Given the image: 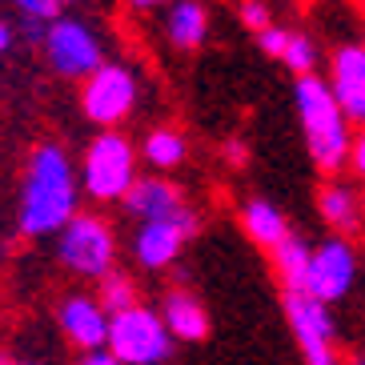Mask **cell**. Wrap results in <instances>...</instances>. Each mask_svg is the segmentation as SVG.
<instances>
[{"instance_id":"cell-7","label":"cell","mask_w":365,"mask_h":365,"mask_svg":"<svg viewBox=\"0 0 365 365\" xmlns=\"http://www.w3.org/2000/svg\"><path fill=\"white\" fill-rule=\"evenodd\" d=\"M137 108V76L129 65H105L81 88V113L105 133H117V125Z\"/></svg>"},{"instance_id":"cell-8","label":"cell","mask_w":365,"mask_h":365,"mask_svg":"<svg viewBox=\"0 0 365 365\" xmlns=\"http://www.w3.org/2000/svg\"><path fill=\"white\" fill-rule=\"evenodd\" d=\"M285 317L301 345L305 365H337L333 354V313L309 293H285Z\"/></svg>"},{"instance_id":"cell-28","label":"cell","mask_w":365,"mask_h":365,"mask_svg":"<svg viewBox=\"0 0 365 365\" xmlns=\"http://www.w3.org/2000/svg\"><path fill=\"white\" fill-rule=\"evenodd\" d=\"M53 4H56V9H65V4H73V0H53Z\"/></svg>"},{"instance_id":"cell-22","label":"cell","mask_w":365,"mask_h":365,"mask_svg":"<svg viewBox=\"0 0 365 365\" xmlns=\"http://www.w3.org/2000/svg\"><path fill=\"white\" fill-rule=\"evenodd\" d=\"M241 24L253 29V33H269L273 29V16H269V4L265 0H241Z\"/></svg>"},{"instance_id":"cell-11","label":"cell","mask_w":365,"mask_h":365,"mask_svg":"<svg viewBox=\"0 0 365 365\" xmlns=\"http://www.w3.org/2000/svg\"><path fill=\"white\" fill-rule=\"evenodd\" d=\"M197 233V213L185 221H145L133 237V253H137L140 269H165L177 261L181 245Z\"/></svg>"},{"instance_id":"cell-15","label":"cell","mask_w":365,"mask_h":365,"mask_svg":"<svg viewBox=\"0 0 365 365\" xmlns=\"http://www.w3.org/2000/svg\"><path fill=\"white\" fill-rule=\"evenodd\" d=\"M161 317H165V325H169V333L181 337V341H205V333H209V313H205V305L185 289L165 293Z\"/></svg>"},{"instance_id":"cell-9","label":"cell","mask_w":365,"mask_h":365,"mask_svg":"<svg viewBox=\"0 0 365 365\" xmlns=\"http://www.w3.org/2000/svg\"><path fill=\"white\" fill-rule=\"evenodd\" d=\"M357 281V253L345 237H329L313 249V273H309V297L322 305L341 301Z\"/></svg>"},{"instance_id":"cell-19","label":"cell","mask_w":365,"mask_h":365,"mask_svg":"<svg viewBox=\"0 0 365 365\" xmlns=\"http://www.w3.org/2000/svg\"><path fill=\"white\" fill-rule=\"evenodd\" d=\"M140 153H145V161H149L153 169H177V165L185 161L189 145H185V137L177 129H153L149 137H145V145H140Z\"/></svg>"},{"instance_id":"cell-20","label":"cell","mask_w":365,"mask_h":365,"mask_svg":"<svg viewBox=\"0 0 365 365\" xmlns=\"http://www.w3.org/2000/svg\"><path fill=\"white\" fill-rule=\"evenodd\" d=\"M97 301L105 305L108 313H113V317H117V313H125V309H133V305H137V289H133V281L125 277V273H117V269H113V273H105V277H101Z\"/></svg>"},{"instance_id":"cell-3","label":"cell","mask_w":365,"mask_h":365,"mask_svg":"<svg viewBox=\"0 0 365 365\" xmlns=\"http://www.w3.org/2000/svg\"><path fill=\"white\" fill-rule=\"evenodd\" d=\"M137 153H133L129 137L120 133H101L85 149V165H81V185L93 201H125L137 185Z\"/></svg>"},{"instance_id":"cell-6","label":"cell","mask_w":365,"mask_h":365,"mask_svg":"<svg viewBox=\"0 0 365 365\" xmlns=\"http://www.w3.org/2000/svg\"><path fill=\"white\" fill-rule=\"evenodd\" d=\"M44 61L56 76H93L97 68H105V48H101V36L88 29L85 21H73V16H61V21L48 24L44 33Z\"/></svg>"},{"instance_id":"cell-23","label":"cell","mask_w":365,"mask_h":365,"mask_svg":"<svg viewBox=\"0 0 365 365\" xmlns=\"http://www.w3.org/2000/svg\"><path fill=\"white\" fill-rule=\"evenodd\" d=\"M289 41H293V33H285V29H269V33H261L257 36V44H261V53L265 56H273V61H285V48H289Z\"/></svg>"},{"instance_id":"cell-18","label":"cell","mask_w":365,"mask_h":365,"mask_svg":"<svg viewBox=\"0 0 365 365\" xmlns=\"http://www.w3.org/2000/svg\"><path fill=\"white\" fill-rule=\"evenodd\" d=\"M165 29H169V44H177V48H197L205 41V33H209V12H205L201 0H177L169 12V21H165Z\"/></svg>"},{"instance_id":"cell-10","label":"cell","mask_w":365,"mask_h":365,"mask_svg":"<svg viewBox=\"0 0 365 365\" xmlns=\"http://www.w3.org/2000/svg\"><path fill=\"white\" fill-rule=\"evenodd\" d=\"M56 322H61V329H65L68 341L81 345L85 354L108 349L113 313H108L97 297H85V293H73V297H65V301H61V309H56Z\"/></svg>"},{"instance_id":"cell-17","label":"cell","mask_w":365,"mask_h":365,"mask_svg":"<svg viewBox=\"0 0 365 365\" xmlns=\"http://www.w3.org/2000/svg\"><path fill=\"white\" fill-rule=\"evenodd\" d=\"M317 209H322L325 225L337 229V233H349L361 221V197H357L354 185H341V181L325 185L322 193H317Z\"/></svg>"},{"instance_id":"cell-24","label":"cell","mask_w":365,"mask_h":365,"mask_svg":"<svg viewBox=\"0 0 365 365\" xmlns=\"http://www.w3.org/2000/svg\"><path fill=\"white\" fill-rule=\"evenodd\" d=\"M349 169H354L357 181H365V133L354 140V153H349Z\"/></svg>"},{"instance_id":"cell-29","label":"cell","mask_w":365,"mask_h":365,"mask_svg":"<svg viewBox=\"0 0 365 365\" xmlns=\"http://www.w3.org/2000/svg\"><path fill=\"white\" fill-rule=\"evenodd\" d=\"M4 365H33V361H4Z\"/></svg>"},{"instance_id":"cell-12","label":"cell","mask_w":365,"mask_h":365,"mask_svg":"<svg viewBox=\"0 0 365 365\" xmlns=\"http://www.w3.org/2000/svg\"><path fill=\"white\" fill-rule=\"evenodd\" d=\"M329 85L345 117L365 129V44H341L329 61Z\"/></svg>"},{"instance_id":"cell-16","label":"cell","mask_w":365,"mask_h":365,"mask_svg":"<svg viewBox=\"0 0 365 365\" xmlns=\"http://www.w3.org/2000/svg\"><path fill=\"white\" fill-rule=\"evenodd\" d=\"M273 265H277L281 289L285 293H309V273H313V245L289 237L281 249H273Z\"/></svg>"},{"instance_id":"cell-31","label":"cell","mask_w":365,"mask_h":365,"mask_svg":"<svg viewBox=\"0 0 365 365\" xmlns=\"http://www.w3.org/2000/svg\"><path fill=\"white\" fill-rule=\"evenodd\" d=\"M361 44H365V41H361Z\"/></svg>"},{"instance_id":"cell-21","label":"cell","mask_w":365,"mask_h":365,"mask_svg":"<svg viewBox=\"0 0 365 365\" xmlns=\"http://www.w3.org/2000/svg\"><path fill=\"white\" fill-rule=\"evenodd\" d=\"M281 65L289 68V73H297V81L301 76H317V44H313L305 33H293V41H289V48H285V61H281Z\"/></svg>"},{"instance_id":"cell-1","label":"cell","mask_w":365,"mask_h":365,"mask_svg":"<svg viewBox=\"0 0 365 365\" xmlns=\"http://www.w3.org/2000/svg\"><path fill=\"white\" fill-rule=\"evenodd\" d=\"M76 217V173L68 153L53 140H44L29 153L21 181V209H16V229L24 237H48L65 233Z\"/></svg>"},{"instance_id":"cell-26","label":"cell","mask_w":365,"mask_h":365,"mask_svg":"<svg viewBox=\"0 0 365 365\" xmlns=\"http://www.w3.org/2000/svg\"><path fill=\"white\" fill-rule=\"evenodd\" d=\"M12 41H16V33H12V21H0V53H9Z\"/></svg>"},{"instance_id":"cell-2","label":"cell","mask_w":365,"mask_h":365,"mask_svg":"<svg viewBox=\"0 0 365 365\" xmlns=\"http://www.w3.org/2000/svg\"><path fill=\"white\" fill-rule=\"evenodd\" d=\"M293 101H297L301 133H305L313 165L322 173H337L349 161L357 137L349 133V117H345L333 85L325 76H301L297 88H293Z\"/></svg>"},{"instance_id":"cell-27","label":"cell","mask_w":365,"mask_h":365,"mask_svg":"<svg viewBox=\"0 0 365 365\" xmlns=\"http://www.w3.org/2000/svg\"><path fill=\"white\" fill-rule=\"evenodd\" d=\"M137 9H157V4H165V0H133Z\"/></svg>"},{"instance_id":"cell-13","label":"cell","mask_w":365,"mask_h":365,"mask_svg":"<svg viewBox=\"0 0 365 365\" xmlns=\"http://www.w3.org/2000/svg\"><path fill=\"white\" fill-rule=\"evenodd\" d=\"M125 205H129V213L140 217V225L145 221H185V217H193L185 197L161 177H140L133 185V193L125 197Z\"/></svg>"},{"instance_id":"cell-14","label":"cell","mask_w":365,"mask_h":365,"mask_svg":"<svg viewBox=\"0 0 365 365\" xmlns=\"http://www.w3.org/2000/svg\"><path fill=\"white\" fill-rule=\"evenodd\" d=\"M241 225H245V233L253 237L257 245H265L269 253H273V249H281L293 237L285 213H281L273 201H265V197H249V201L241 205Z\"/></svg>"},{"instance_id":"cell-25","label":"cell","mask_w":365,"mask_h":365,"mask_svg":"<svg viewBox=\"0 0 365 365\" xmlns=\"http://www.w3.org/2000/svg\"><path fill=\"white\" fill-rule=\"evenodd\" d=\"M81 365H120V361L108 354V349H97V354H85V361H81Z\"/></svg>"},{"instance_id":"cell-5","label":"cell","mask_w":365,"mask_h":365,"mask_svg":"<svg viewBox=\"0 0 365 365\" xmlns=\"http://www.w3.org/2000/svg\"><path fill=\"white\" fill-rule=\"evenodd\" d=\"M113 253H117V241H113V229L93 213H76L68 221V229L56 241V257L61 265L81 273V277H105L113 273Z\"/></svg>"},{"instance_id":"cell-4","label":"cell","mask_w":365,"mask_h":365,"mask_svg":"<svg viewBox=\"0 0 365 365\" xmlns=\"http://www.w3.org/2000/svg\"><path fill=\"white\" fill-rule=\"evenodd\" d=\"M108 354L120 365H161L173 354V333L161 313H153L149 305H133L113 317Z\"/></svg>"},{"instance_id":"cell-30","label":"cell","mask_w":365,"mask_h":365,"mask_svg":"<svg viewBox=\"0 0 365 365\" xmlns=\"http://www.w3.org/2000/svg\"><path fill=\"white\" fill-rule=\"evenodd\" d=\"M12 4H16V0H12Z\"/></svg>"}]
</instances>
